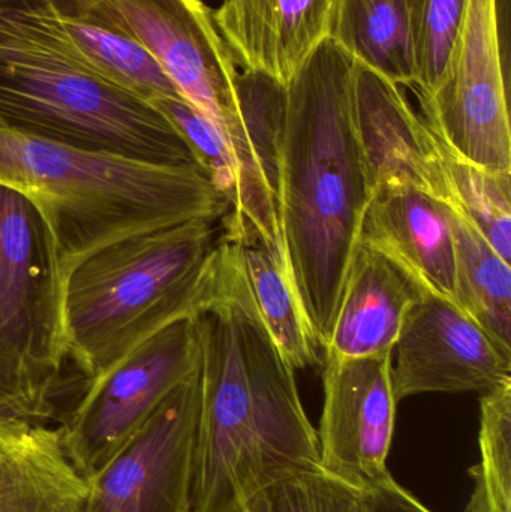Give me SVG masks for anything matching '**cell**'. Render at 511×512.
I'll list each match as a JSON object with an SVG mask.
<instances>
[{
    "mask_svg": "<svg viewBox=\"0 0 511 512\" xmlns=\"http://www.w3.org/2000/svg\"><path fill=\"white\" fill-rule=\"evenodd\" d=\"M218 222L192 219L137 234L87 256L69 271L66 343L87 381L200 309L221 239Z\"/></svg>",
    "mask_w": 511,
    "mask_h": 512,
    "instance_id": "5b68a950",
    "label": "cell"
},
{
    "mask_svg": "<svg viewBox=\"0 0 511 512\" xmlns=\"http://www.w3.org/2000/svg\"><path fill=\"white\" fill-rule=\"evenodd\" d=\"M89 15L143 45L179 95L224 135L239 105L240 72L203 0H105Z\"/></svg>",
    "mask_w": 511,
    "mask_h": 512,
    "instance_id": "30bf717a",
    "label": "cell"
},
{
    "mask_svg": "<svg viewBox=\"0 0 511 512\" xmlns=\"http://www.w3.org/2000/svg\"><path fill=\"white\" fill-rule=\"evenodd\" d=\"M339 0H224L213 21L242 71L281 86L332 38Z\"/></svg>",
    "mask_w": 511,
    "mask_h": 512,
    "instance_id": "5bb4252c",
    "label": "cell"
},
{
    "mask_svg": "<svg viewBox=\"0 0 511 512\" xmlns=\"http://www.w3.org/2000/svg\"><path fill=\"white\" fill-rule=\"evenodd\" d=\"M455 240L456 306L511 360V267L476 227L449 206Z\"/></svg>",
    "mask_w": 511,
    "mask_h": 512,
    "instance_id": "ac0fdd59",
    "label": "cell"
},
{
    "mask_svg": "<svg viewBox=\"0 0 511 512\" xmlns=\"http://www.w3.org/2000/svg\"><path fill=\"white\" fill-rule=\"evenodd\" d=\"M191 318L168 325L104 375L87 381L74 408L57 427L72 465L84 478L198 369Z\"/></svg>",
    "mask_w": 511,
    "mask_h": 512,
    "instance_id": "ba28073f",
    "label": "cell"
},
{
    "mask_svg": "<svg viewBox=\"0 0 511 512\" xmlns=\"http://www.w3.org/2000/svg\"><path fill=\"white\" fill-rule=\"evenodd\" d=\"M353 86L354 59L332 38L284 86L279 224L291 282L323 349L374 194L357 140Z\"/></svg>",
    "mask_w": 511,
    "mask_h": 512,
    "instance_id": "7a4b0ae2",
    "label": "cell"
},
{
    "mask_svg": "<svg viewBox=\"0 0 511 512\" xmlns=\"http://www.w3.org/2000/svg\"><path fill=\"white\" fill-rule=\"evenodd\" d=\"M62 11L89 14L105 0H54Z\"/></svg>",
    "mask_w": 511,
    "mask_h": 512,
    "instance_id": "83f0119b",
    "label": "cell"
},
{
    "mask_svg": "<svg viewBox=\"0 0 511 512\" xmlns=\"http://www.w3.org/2000/svg\"><path fill=\"white\" fill-rule=\"evenodd\" d=\"M68 268L50 225L0 186V414L44 423L68 355Z\"/></svg>",
    "mask_w": 511,
    "mask_h": 512,
    "instance_id": "8992f818",
    "label": "cell"
},
{
    "mask_svg": "<svg viewBox=\"0 0 511 512\" xmlns=\"http://www.w3.org/2000/svg\"><path fill=\"white\" fill-rule=\"evenodd\" d=\"M479 442L467 512H511V379L480 394Z\"/></svg>",
    "mask_w": 511,
    "mask_h": 512,
    "instance_id": "603a6c76",
    "label": "cell"
},
{
    "mask_svg": "<svg viewBox=\"0 0 511 512\" xmlns=\"http://www.w3.org/2000/svg\"><path fill=\"white\" fill-rule=\"evenodd\" d=\"M354 120L372 188H411L446 203L431 129L398 84L354 60Z\"/></svg>",
    "mask_w": 511,
    "mask_h": 512,
    "instance_id": "4fadbf2b",
    "label": "cell"
},
{
    "mask_svg": "<svg viewBox=\"0 0 511 512\" xmlns=\"http://www.w3.org/2000/svg\"><path fill=\"white\" fill-rule=\"evenodd\" d=\"M191 321L200 354L194 512H243L267 487L321 471L296 370L261 318L239 243L222 234L209 291Z\"/></svg>",
    "mask_w": 511,
    "mask_h": 512,
    "instance_id": "6da1fadb",
    "label": "cell"
},
{
    "mask_svg": "<svg viewBox=\"0 0 511 512\" xmlns=\"http://www.w3.org/2000/svg\"><path fill=\"white\" fill-rule=\"evenodd\" d=\"M243 512H372L365 490L323 471L279 481L258 493Z\"/></svg>",
    "mask_w": 511,
    "mask_h": 512,
    "instance_id": "484cf974",
    "label": "cell"
},
{
    "mask_svg": "<svg viewBox=\"0 0 511 512\" xmlns=\"http://www.w3.org/2000/svg\"><path fill=\"white\" fill-rule=\"evenodd\" d=\"M396 403L426 393L485 394L511 379V360L455 303L419 289L392 349Z\"/></svg>",
    "mask_w": 511,
    "mask_h": 512,
    "instance_id": "7c38bea8",
    "label": "cell"
},
{
    "mask_svg": "<svg viewBox=\"0 0 511 512\" xmlns=\"http://www.w3.org/2000/svg\"><path fill=\"white\" fill-rule=\"evenodd\" d=\"M359 245L383 255L417 288L456 304L455 240L443 201L417 189H377Z\"/></svg>",
    "mask_w": 511,
    "mask_h": 512,
    "instance_id": "9a60e30c",
    "label": "cell"
},
{
    "mask_svg": "<svg viewBox=\"0 0 511 512\" xmlns=\"http://www.w3.org/2000/svg\"><path fill=\"white\" fill-rule=\"evenodd\" d=\"M5 2H8V0H0V5H2V3H5Z\"/></svg>",
    "mask_w": 511,
    "mask_h": 512,
    "instance_id": "f1b7e54d",
    "label": "cell"
},
{
    "mask_svg": "<svg viewBox=\"0 0 511 512\" xmlns=\"http://www.w3.org/2000/svg\"><path fill=\"white\" fill-rule=\"evenodd\" d=\"M419 288L392 262L359 246L324 354L344 358L392 352Z\"/></svg>",
    "mask_w": 511,
    "mask_h": 512,
    "instance_id": "e0dca14e",
    "label": "cell"
},
{
    "mask_svg": "<svg viewBox=\"0 0 511 512\" xmlns=\"http://www.w3.org/2000/svg\"><path fill=\"white\" fill-rule=\"evenodd\" d=\"M177 129L191 150L195 164L203 170L216 191L228 201L230 210L237 203V170L230 146L219 129L180 96H167L150 102Z\"/></svg>",
    "mask_w": 511,
    "mask_h": 512,
    "instance_id": "d4e9b609",
    "label": "cell"
},
{
    "mask_svg": "<svg viewBox=\"0 0 511 512\" xmlns=\"http://www.w3.org/2000/svg\"><path fill=\"white\" fill-rule=\"evenodd\" d=\"M390 369L392 352L362 358L324 354L320 468L356 489H371L390 475L387 457L398 406Z\"/></svg>",
    "mask_w": 511,
    "mask_h": 512,
    "instance_id": "8fae6325",
    "label": "cell"
},
{
    "mask_svg": "<svg viewBox=\"0 0 511 512\" xmlns=\"http://www.w3.org/2000/svg\"><path fill=\"white\" fill-rule=\"evenodd\" d=\"M54 0L0 5V120L89 152L156 165L195 164L150 102L96 75L57 23Z\"/></svg>",
    "mask_w": 511,
    "mask_h": 512,
    "instance_id": "277c9868",
    "label": "cell"
},
{
    "mask_svg": "<svg viewBox=\"0 0 511 512\" xmlns=\"http://www.w3.org/2000/svg\"><path fill=\"white\" fill-rule=\"evenodd\" d=\"M365 493L372 512H432L408 490L399 486L392 474L365 490Z\"/></svg>",
    "mask_w": 511,
    "mask_h": 512,
    "instance_id": "4316f807",
    "label": "cell"
},
{
    "mask_svg": "<svg viewBox=\"0 0 511 512\" xmlns=\"http://www.w3.org/2000/svg\"><path fill=\"white\" fill-rule=\"evenodd\" d=\"M239 246L261 318L282 357L294 370L317 367L321 363L320 345L291 282L287 262L261 243Z\"/></svg>",
    "mask_w": 511,
    "mask_h": 512,
    "instance_id": "44dd1931",
    "label": "cell"
},
{
    "mask_svg": "<svg viewBox=\"0 0 511 512\" xmlns=\"http://www.w3.org/2000/svg\"><path fill=\"white\" fill-rule=\"evenodd\" d=\"M435 146L447 206L465 216L497 254L510 262L511 171L480 167L456 155L437 137Z\"/></svg>",
    "mask_w": 511,
    "mask_h": 512,
    "instance_id": "7402d4cb",
    "label": "cell"
},
{
    "mask_svg": "<svg viewBox=\"0 0 511 512\" xmlns=\"http://www.w3.org/2000/svg\"><path fill=\"white\" fill-rule=\"evenodd\" d=\"M510 0H467L443 78L420 116L456 155L511 171Z\"/></svg>",
    "mask_w": 511,
    "mask_h": 512,
    "instance_id": "52a82bcc",
    "label": "cell"
},
{
    "mask_svg": "<svg viewBox=\"0 0 511 512\" xmlns=\"http://www.w3.org/2000/svg\"><path fill=\"white\" fill-rule=\"evenodd\" d=\"M86 492L57 429L0 414V512H81Z\"/></svg>",
    "mask_w": 511,
    "mask_h": 512,
    "instance_id": "2e32d148",
    "label": "cell"
},
{
    "mask_svg": "<svg viewBox=\"0 0 511 512\" xmlns=\"http://www.w3.org/2000/svg\"><path fill=\"white\" fill-rule=\"evenodd\" d=\"M57 23L77 56L113 86L147 102L180 96L152 54L126 33L93 15L60 8Z\"/></svg>",
    "mask_w": 511,
    "mask_h": 512,
    "instance_id": "ffe728a7",
    "label": "cell"
},
{
    "mask_svg": "<svg viewBox=\"0 0 511 512\" xmlns=\"http://www.w3.org/2000/svg\"><path fill=\"white\" fill-rule=\"evenodd\" d=\"M332 39L356 62L413 89L416 66L405 0H339Z\"/></svg>",
    "mask_w": 511,
    "mask_h": 512,
    "instance_id": "d6986e66",
    "label": "cell"
},
{
    "mask_svg": "<svg viewBox=\"0 0 511 512\" xmlns=\"http://www.w3.org/2000/svg\"><path fill=\"white\" fill-rule=\"evenodd\" d=\"M413 39L417 99L437 89L452 54L467 0H405Z\"/></svg>",
    "mask_w": 511,
    "mask_h": 512,
    "instance_id": "cb8c5ba5",
    "label": "cell"
},
{
    "mask_svg": "<svg viewBox=\"0 0 511 512\" xmlns=\"http://www.w3.org/2000/svg\"><path fill=\"white\" fill-rule=\"evenodd\" d=\"M0 186L38 207L69 271L141 233L230 212L197 164L156 165L89 152L0 120Z\"/></svg>",
    "mask_w": 511,
    "mask_h": 512,
    "instance_id": "3957f363",
    "label": "cell"
},
{
    "mask_svg": "<svg viewBox=\"0 0 511 512\" xmlns=\"http://www.w3.org/2000/svg\"><path fill=\"white\" fill-rule=\"evenodd\" d=\"M198 369L86 478L81 512H194Z\"/></svg>",
    "mask_w": 511,
    "mask_h": 512,
    "instance_id": "9c48e42d",
    "label": "cell"
}]
</instances>
